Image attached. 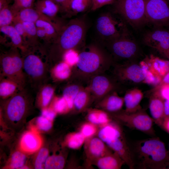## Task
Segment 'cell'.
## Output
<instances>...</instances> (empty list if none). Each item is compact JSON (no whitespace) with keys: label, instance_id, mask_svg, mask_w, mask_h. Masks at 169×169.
<instances>
[{"label":"cell","instance_id":"f6af8a7d","mask_svg":"<svg viewBox=\"0 0 169 169\" xmlns=\"http://www.w3.org/2000/svg\"><path fill=\"white\" fill-rule=\"evenodd\" d=\"M14 7L17 8H31L34 0H14Z\"/></svg>","mask_w":169,"mask_h":169},{"label":"cell","instance_id":"5bb4252c","mask_svg":"<svg viewBox=\"0 0 169 169\" xmlns=\"http://www.w3.org/2000/svg\"><path fill=\"white\" fill-rule=\"evenodd\" d=\"M148 31L143 35L145 44L156 49L168 58L169 54V30L158 27Z\"/></svg>","mask_w":169,"mask_h":169},{"label":"cell","instance_id":"e0dca14e","mask_svg":"<svg viewBox=\"0 0 169 169\" xmlns=\"http://www.w3.org/2000/svg\"><path fill=\"white\" fill-rule=\"evenodd\" d=\"M143 97V93L139 89L134 88L127 91L123 97L125 111L132 113L141 109L140 103Z\"/></svg>","mask_w":169,"mask_h":169},{"label":"cell","instance_id":"e575fe53","mask_svg":"<svg viewBox=\"0 0 169 169\" xmlns=\"http://www.w3.org/2000/svg\"><path fill=\"white\" fill-rule=\"evenodd\" d=\"M63 157L60 156H52L48 158L45 164V168L46 169H62L64 164Z\"/></svg>","mask_w":169,"mask_h":169},{"label":"cell","instance_id":"7a4b0ae2","mask_svg":"<svg viewBox=\"0 0 169 169\" xmlns=\"http://www.w3.org/2000/svg\"><path fill=\"white\" fill-rule=\"evenodd\" d=\"M114 63L111 55L102 44L92 43L79 50V60L73 68L72 77L89 81L93 76L104 73Z\"/></svg>","mask_w":169,"mask_h":169},{"label":"cell","instance_id":"ba28073f","mask_svg":"<svg viewBox=\"0 0 169 169\" xmlns=\"http://www.w3.org/2000/svg\"><path fill=\"white\" fill-rule=\"evenodd\" d=\"M112 113L115 118L129 128L139 131L151 137L156 136L154 121L142 109L132 113L125 110Z\"/></svg>","mask_w":169,"mask_h":169},{"label":"cell","instance_id":"91938a15","mask_svg":"<svg viewBox=\"0 0 169 169\" xmlns=\"http://www.w3.org/2000/svg\"></svg>","mask_w":169,"mask_h":169},{"label":"cell","instance_id":"f35d334b","mask_svg":"<svg viewBox=\"0 0 169 169\" xmlns=\"http://www.w3.org/2000/svg\"><path fill=\"white\" fill-rule=\"evenodd\" d=\"M13 19V15L11 11L6 6L0 9V27L9 25Z\"/></svg>","mask_w":169,"mask_h":169},{"label":"cell","instance_id":"8d00e7d4","mask_svg":"<svg viewBox=\"0 0 169 169\" xmlns=\"http://www.w3.org/2000/svg\"><path fill=\"white\" fill-rule=\"evenodd\" d=\"M38 28H41L45 31L47 35L57 37L59 34H57L54 26L48 21L42 19H38L35 23Z\"/></svg>","mask_w":169,"mask_h":169},{"label":"cell","instance_id":"ac0fdd59","mask_svg":"<svg viewBox=\"0 0 169 169\" xmlns=\"http://www.w3.org/2000/svg\"><path fill=\"white\" fill-rule=\"evenodd\" d=\"M51 72L54 80L62 81L68 79L72 77L73 68L61 60L55 64Z\"/></svg>","mask_w":169,"mask_h":169},{"label":"cell","instance_id":"9c48e42d","mask_svg":"<svg viewBox=\"0 0 169 169\" xmlns=\"http://www.w3.org/2000/svg\"><path fill=\"white\" fill-rule=\"evenodd\" d=\"M114 77L120 83L135 85L144 82L145 72L137 61L115 63Z\"/></svg>","mask_w":169,"mask_h":169},{"label":"cell","instance_id":"7dc6e473","mask_svg":"<svg viewBox=\"0 0 169 169\" xmlns=\"http://www.w3.org/2000/svg\"><path fill=\"white\" fill-rule=\"evenodd\" d=\"M160 85L161 88L159 93L160 95L164 100L169 99V85L162 84Z\"/></svg>","mask_w":169,"mask_h":169},{"label":"cell","instance_id":"816d5d0a","mask_svg":"<svg viewBox=\"0 0 169 169\" xmlns=\"http://www.w3.org/2000/svg\"><path fill=\"white\" fill-rule=\"evenodd\" d=\"M14 27L17 31L21 36L23 35L25 33L24 27L22 23H17L16 24Z\"/></svg>","mask_w":169,"mask_h":169},{"label":"cell","instance_id":"9a60e30c","mask_svg":"<svg viewBox=\"0 0 169 169\" xmlns=\"http://www.w3.org/2000/svg\"><path fill=\"white\" fill-rule=\"evenodd\" d=\"M149 108L154 122L161 127L164 118V100L159 93H155L150 96Z\"/></svg>","mask_w":169,"mask_h":169},{"label":"cell","instance_id":"ab89813d","mask_svg":"<svg viewBox=\"0 0 169 169\" xmlns=\"http://www.w3.org/2000/svg\"><path fill=\"white\" fill-rule=\"evenodd\" d=\"M54 111L57 113H63L70 110L67 102L62 96L56 99L54 105Z\"/></svg>","mask_w":169,"mask_h":169},{"label":"cell","instance_id":"9f6ffc18","mask_svg":"<svg viewBox=\"0 0 169 169\" xmlns=\"http://www.w3.org/2000/svg\"><path fill=\"white\" fill-rule=\"evenodd\" d=\"M168 59H169V56H168Z\"/></svg>","mask_w":169,"mask_h":169},{"label":"cell","instance_id":"7402d4cb","mask_svg":"<svg viewBox=\"0 0 169 169\" xmlns=\"http://www.w3.org/2000/svg\"><path fill=\"white\" fill-rule=\"evenodd\" d=\"M123 134L122 131L117 125L110 124L105 126L100 131L98 136L103 141L106 143Z\"/></svg>","mask_w":169,"mask_h":169},{"label":"cell","instance_id":"d6a6232c","mask_svg":"<svg viewBox=\"0 0 169 169\" xmlns=\"http://www.w3.org/2000/svg\"><path fill=\"white\" fill-rule=\"evenodd\" d=\"M19 13V18L22 22L35 23L38 19L39 15L38 12L31 7L21 9Z\"/></svg>","mask_w":169,"mask_h":169},{"label":"cell","instance_id":"7bdbcfd3","mask_svg":"<svg viewBox=\"0 0 169 169\" xmlns=\"http://www.w3.org/2000/svg\"><path fill=\"white\" fill-rule=\"evenodd\" d=\"M116 0H92L90 9L96 10L106 5L113 4Z\"/></svg>","mask_w":169,"mask_h":169},{"label":"cell","instance_id":"d590c367","mask_svg":"<svg viewBox=\"0 0 169 169\" xmlns=\"http://www.w3.org/2000/svg\"><path fill=\"white\" fill-rule=\"evenodd\" d=\"M26 158V156L21 152L19 151L15 152L11 157V168L16 169L22 167L25 164Z\"/></svg>","mask_w":169,"mask_h":169},{"label":"cell","instance_id":"836d02e7","mask_svg":"<svg viewBox=\"0 0 169 169\" xmlns=\"http://www.w3.org/2000/svg\"><path fill=\"white\" fill-rule=\"evenodd\" d=\"M79 54V50L76 49L68 50L64 53L62 57V60L73 68L78 63Z\"/></svg>","mask_w":169,"mask_h":169},{"label":"cell","instance_id":"60d3db41","mask_svg":"<svg viewBox=\"0 0 169 169\" xmlns=\"http://www.w3.org/2000/svg\"><path fill=\"white\" fill-rule=\"evenodd\" d=\"M48 151L45 148L41 149L38 152L35 162V168L36 169H42L43 164L47 159Z\"/></svg>","mask_w":169,"mask_h":169},{"label":"cell","instance_id":"8992f818","mask_svg":"<svg viewBox=\"0 0 169 169\" xmlns=\"http://www.w3.org/2000/svg\"><path fill=\"white\" fill-rule=\"evenodd\" d=\"M95 28L101 44L119 38L128 29L124 22L117 20L110 12L99 15L96 21Z\"/></svg>","mask_w":169,"mask_h":169},{"label":"cell","instance_id":"db71d44e","mask_svg":"<svg viewBox=\"0 0 169 169\" xmlns=\"http://www.w3.org/2000/svg\"><path fill=\"white\" fill-rule=\"evenodd\" d=\"M36 35L39 37L43 38L47 34L44 29L41 28H38L37 30Z\"/></svg>","mask_w":169,"mask_h":169},{"label":"cell","instance_id":"3957f363","mask_svg":"<svg viewBox=\"0 0 169 169\" xmlns=\"http://www.w3.org/2000/svg\"><path fill=\"white\" fill-rule=\"evenodd\" d=\"M88 24L84 16L71 20L58 34L52 51L54 64L61 61L64 53L71 49L79 50L84 45Z\"/></svg>","mask_w":169,"mask_h":169},{"label":"cell","instance_id":"b9f144b4","mask_svg":"<svg viewBox=\"0 0 169 169\" xmlns=\"http://www.w3.org/2000/svg\"><path fill=\"white\" fill-rule=\"evenodd\" d=\"M37 123L39 128L43 131H48L52 127L51 121L42 115L37 118Z\"/></svg>","mask_w":169,"mask_h":169},{"label":"cell","instance_id":"5b68a950","mask_svg":"<svg viewBox=\"0 0 169 169\" xmlns=\"http://www.w3.org/2000/svg\"><path fill=\"white\" fill-rule=\"evenodd\" d=\"M147 0H116L113 3L115 13L135 29L148 23L146 15Z\"/></svg>","mask_w":169,"mask_h":169},{"label":"cell","instance_id":"f1b7e54d","mask_svg":"<svg viewBox=\"0 0 169 169\" xmlns=\"http://www.w3.org/2000/svg\"><path fill=\"white\" fill-rule=\"evenodd\" d=\"M140 64L145 72V78L144 83L155 86L160 85L161 82L162 78L154 72L147 63L142 61Z\"/></svg>","mask_w":169,"mask_h":169},{"label":"cell","instance_id":"30bf717a","mask_svg":"<svg viewBox=\"0 0 169 169\" xmlns=\"http://www.w3.org/2000/svg\"><path fill=\"white\" fill-rule=\"evenodd\" d=\"M0 76L8 78L23 88L26 84L23 69V60L17 53L10 52L3 54L0 58Z\"/></svg>","mask_w":169,"mask_h":169},{"label":"cell","instance_id":"11a10c76","mask_svg":"<svg viewBox=\"0 0 169 169\" xmlns=\"http://www.w3.org/2000/svg\"><path fill=\"white\" fill-rule=\"evenodd\" d=\"M162 84L169 85V72L162 77V81L160 85Z\"/></svg>","mask_w":169,"mask_h":169},{"label":"cell","instance_id":"f546056e","mask_svg":"<svg viewBox=\"0 0 169 169\" xmlns=\"http://www.w3.org/2000/svg\"><path fill=\"white\" fill-rule=\"evenodd\" d=\"M55 89L50 84H44L38 90V95L40 98L42 104L46 106L49 103L55 92Z\"/></svg>","mask_w":169,"mask_h":169},{"label":"cell","instance_id":"2e32d148","mask_svg":"<svg viewBox=\"0 0 169 169\" xmlns=\"http://www.w3.org/2000/svg\"><path fill=\"white\" fill-rule=\"evenodd\" d=\"M124 103L123 97L119 96L116 91H113L100 100L98 106L109 112L114 113L120 111Z\"/></svg>","mask_w":169,"mask_h":169},{"label":"cell","instance_id":"484cf974","mask_svg":"<svg viewBox=\"0 0 169 169\" xmlns=\"http://www.w3.org/2000/svg\"><path fill=\"white\" fill-rule=\"evenodd\" d=\"M151 59L147 63L156 74L162 78L169 72V61L163 60L158 58Z\"/></svg>","mask_w":169,"mask_h":169},{"label":"cell","instance_id":"6f0895ef","mask_svg":"<svg viewBox=\"0 0 169 169\" xmlns=\"http://www.w3.org/2000/svg\"><path fill=\"white\" fill-rule=\"evenodd\" d=\"M166 0V1L167 0L168 1V0Z\"/></svg>","mask_w":169,"mask_h":169},{"label":"cell","instance_id":"44dd1931","mask_svg":"<svg viewBox=\"0 0 169 169\" xmlns=\"http://www.w3.org/2000/svg\"><path fill=\"white\" fill-rule=\"evenodd\" d=\"M41 143L38 134L33 131H28L23 136L21 142L22 148L25 151L32 152L38 149Z\"/></svg>","mask_w":169,"mask_h":169},{"label":"cell","instance_id":"ffe728a7","mask_svg":"<svg viewBox=\"0 0 169 169\" xmlns=\"http://www.w3.org/2000/svg\"><path fill=\"white\" fill-rule=\"evenodd\" d=\"M124 163V161L115 152L100 158L97 161V165L101 169H120Z\"/></svg>","mask_w":169,"mask_h":169},{"label":"cell","instance_id":"52a82bcc","mask_svg":"<svg viewBox=\"0 0 169 169\" xmlns=\"http://www.w3.org/2000/svg\"><path fill=\"white\" fill-rule=\"evenodd\" d=\"M23 60L27 83L38 90L45 84L49 72L48 66L38 56L33 54L27 55Z\"/></svg>","mask_w":169,"mask_h":169},{"label":"cell","instance_id":"83f0119b","mask_svg":"<svg viewBox=\"0 0 169 169\" xmlns=\"http://www.w3.org/2000/svg\"><path fill=\"white\" fill-rule=\"evenodd\" d=\"M100 139L97 138H92L89 145V151L91 154L95 157H100L105 154L111 153L106 150L105 146Z\"/></svg>","mask_w":169,"mask_h":169},{"label":"cell","instance_id":"74e56055","mask_svg":"<svg viewBox=\"0 0 169 169\" xmlns=\"http://www.w3.org/2000/svg\"><path fill=\"white\" fill-rule=\"evenodd\" d=\"M85 137L81 132H78L73 134L69 140V147L73 149L79 148L83 143Z\"/></svg>","mask_w":169,"mask_h":169},{"label":"cell","instance_id":"cb8c5ba5","mask_svg":"<svg viewBox=\"0 0 169 169\" xmlns=\"http://www.w3.org/2000/svg\"><path fill=\"white\" fill-rule=\"evenodd\" d=\"M92 0H72L65 11L73 15L84 13L90 9Z\"/></svg>","mask_w":169,"mask_h":169},{"label":"cell","instance_id":"d4e9b609","mask_svg":"<svg viewBox=\"0 0 169 169\" xmlns=\"http://www.w3.org/2000/svg\"><path fill=\"white\" fill-rule=\"evenodd\" d=\"M83 87L77 83H73L67 85L63 90L62 96L67 101L70 109L73 108L74 99Z\"/></svg>","mask_w":169,"mask_h":169},{"label":"cell","instance_id":"1f68e13d","mask_svg":"<svg viewBox=\"0 0 169 169\" xmlns=\"http://www.w3.org/2000/svg\"><path fill=\"white\" fill-rule=\"evenodd\" d=\"M1 32L10 38L13 44L16 46H20L22 43L21 35L18 33L14 27L10 25L1 27Z\"/></svg>","mask_w":169,"mask_h":169},{"label":"cell","instance_id":"4dcf8cb0","mask_svg":"<svg viewBox=\"0 0 169 169\" xmlns=\"http://www.w3.org/2000/svg\"><path fill=\"white\" fill-rule=\"evenodd\" d=\"M88 120L95 124H104L109 122V116L105 112L100 110L93 109L90 110L88 115Z\"/></svg>","mask_w":169,"mask_h":169},{"label":"cell","instance_id":"ee69618b","mask_svg":"<svg viewBox=\"0 0 169 169\" xmlns=\"http://www.w3.org/2000/svg\"><path fill=\"white\" fill-rule=\"evenodd\" d=\"M22 23L25 33L32 36L36 34L37 29L35 23L31 22H23Z\"/></svg>","mask_w":169,"mask_h":169},{"label":"cell","instance_id":"f5cc1de1","mask_svg":"<svg viewBox=\"0 0 169 169\" xmlns=\"http://www.w3.org/2000/svg\"><path fill=\"white\" fill-rule=\"evenodd\" d=\"M161 127L169 133V117L164 121Z\"/></svg>","mask_w":169,"mask_h":169},{"label":"cell","instance_id":"8fae6325","mask_svg":"<svg viewBox=\"0 0 169 169\" xmlns=\"http://www.w3.org/2000/svg\"><path fill=\"white\" fill-rule=\"evenodd\" d=\"M146 15L148 23L157 27L169 25V6L165 0H147Z\"/></svg>","mask_w":169,"mask_h":169},{"label":"cell","instance_id":"4316f807","mask_svg":"<svg viewBox=\"0 0 169 169\" xmlns=\"http://www.w3.org/2000/svg\"><path fill=\"white\" fill-rule=\"evenodd\" d=\"M37 7L44 14L50 17L55 16L59 9V6L53 0H42L37 3Z\"/></svg>","mask_w":169,"mask_h":169},{"label":"cell","instance_id":"c3c4849f","mask_svg":"<svg viewBox=\"0 0 169 169\" xmlns=\"http://www.w3.org/2000/svg\"><path fill=\"white\" fill-rule=\"evenodd\" d=\"M55 111L52 110L45 109L42 111L41 115L51 121L54 119L55 117Z\"/></svg>","mask_w":169,"mask_h":169},{"label":"cell","instance_id":"4fadbf2b","mask_svg":"<svg viewBox=\"0 0 169 169\" xmlns=\"http://www.w3.org/2000/svg\"><path fill=\"white\" fill-rule=\"evenodd\" d=\"M28 92L25 87L9 98L6 104L5 110L11 120L18 121L23 116L27 108Z\"/></svg>","mask_w":169,"mask_h":169},{"label":"cell","instance_id":"7c38bea8","mask_svg":"<svg viewBox=\"0 0 169 169\" xmlns=\"http://www.w3.org/2000/svg\"><path fill=\"white\" fill-rule=\"evenodd\" d=\"M89 82L88 86L92 98L99 100L111 92L116 91L119 87V83L114 77H110L104 73L93 76Z\"/></svg>","mask_w":169,"mask_h":169},{"label":"cell","instance_id":"681fc988","mask_svg":"<svg viewBox=\"0 0 169 169\" xmlns=\"http://www.w3.org/2000/svg\"><path fill=\"white\" fill-rule=\"evenodd\" d=\"M64 10H66L72 0H53Z\"/></svg>","mask_w":169,"mask_h":169},{"label":"cell","instance_id":"f907efd6","mask_svg":"<svg viewBox=\"0 0 169 169\" xmlns=\"http://www.w3.org/2000/svg\"><path fill=\"white\" fill-rule=\"evenodd\" d=\"M168 117H169V99H166L164 100V115L163 121L165 120Z\"/></svg>","mask_w":169,"mask_h":169},{"label":"cell","instance_id":"6da1fadb","mask_svg":"<svg viewBox=\"0 0 169 169\" xmlns=\"http://www.w3.org/2000/svg\"><path fill=\"white\" fill-rule=\"evenodd\" d=\"M127 142L133 169H169V151L159 137Z\"/></svg>","mask_w":169,"mask_h":169},{"label":"cell","instance_id":"680465c9","mask_svg":"<svg viewBox=\"0 0 169 169\" xmlns=\"http://www.w3.org/2000/svg\"><path fill=\"white\" fill-rule=\"evenodd\" d=\"M168 1H169V0H168Z\"/></svg>","mask_w":169,"mask_h":169},{"label":"cell","instance_id":"bcb514c9","mask_svg":"<svg viewBox=\"0 0 169 169\" xmlns=\"http://www.w3.org/2000/svg\"><path fill=\"white\" fill-rule=\"evenodd\" d=\"M96 129L93 125L90 124H86L83 127L81 133L85 137H87L93 135Z\"/></svg>","mask_w":169,"mask_h":169},{"label":"cell","instance_id":"d6986e66","mask_svg":"<svg viewBox=\"0 0 169 169\" xmlns=\"http://www.w3.org/2000/svg\"><path fill=\"white\" fill-rule=\"evenodd\" d=\"M24 88L13 80L0 76V96L2 98H9Z\"/></svg>","mask_w":169,"mask_h":169},{"label":"cell","instance_id":"277c9868","mask_svg":"<svg viewBox=\"0 0 169 169\" xmlns=\"http://www.w3.org/2000/svg\"><path fill=\"white\" fill-rule=\"evenodd\" d=\"M101 44L111 55L115 63L120 60L122 62L137 61L141 55L139 44L128 29L119 38Z\"/></svg>","mask_w":169,"mask_h":169},{"label":"cell","instance_id":"603a6c76","mask_svg":"<svg viewBox=\"0 0 169 169\" xmlns=\"http://www.w3.org/2000/svg\"><path fill=\"white\" fill-rule=\"evenodd\" d=\"M92 96L88 87H83L75 97L73 104V108L78 111L84 109L88 104Z\"/></svg>","mask_w":169,"mask_h":169}]
</instances>
